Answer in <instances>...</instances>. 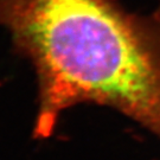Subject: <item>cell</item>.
Wrapping results in <instances>:
<instances>
[{"mask_svg": "<svg viewBox=\"0 0 160 160\" xmlns=\"http://www.w3.org/2000/svg\"><path fill=\"white\" fill-rule=\"evenodd\" d=\"M0 26L35 70V138L51 136L68 109L94 103L160 139L158 16L128 12L116 0H0Z\"/></svg>", "mask_w": 160, "mask_h": 160, "instance_id": "obj_1", "label": "cell"}]
</instances>
